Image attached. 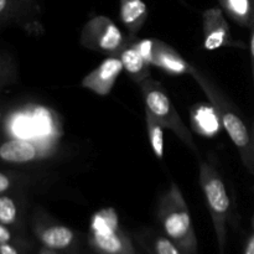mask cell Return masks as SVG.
I'll use <instances>...</instances> for the list:
<instances>
[{"label": "cell", "mask_w": 254, "mask_h": 254, "mask_svg": "<svg viewBox=\"0 0 254 254\" xmlns=\"http://www.w3.org/2000/svg\"><path fill=\"white\" fill-rule=\"evenodd\" d=\"M190 76L202 89L208 102L215 107L223 129L227 131L231 140L233 141L240 153L243 165L254 175V146L252 143V135H251L250 129L243 122L242 117L237 112L235 104L197 67L193 66Z\"/></svg>", "instance_id": "cell-1"}, {"label": "cell", "mask_w": 254, "mask_h": 254, "mask_svg": "<svg viewBox=\"0 0 254 254\" xmlns=\"http://www.w3.org/2000/svg\"><path fill=\"white\" fill-rule=\"evenodd\" d=\"M159 225L164 235L176 243L185 254H197L198 242L189 206L180 188L171 184L158 203Z\"/></svg>", "instance_id": "cell-2"}, {"label": "cell", "mask_w": 254, "mask_h": 254, "mask_svg": "<svg viewBox=\"0 0 254 254\" xmlns=\"http://www.w3.org/2000/svg\"><path fill=\"white\" fill-rule=\"evenodd\" d=\"M198 179L212 220L218 254H227V230L232 216V203L220 171L207 161H201Z\"/></svg>", "instance_id": "cell-3"}, {"label": "cell", "mask_w": 254, "mask_h": 254, "mask_svg": "<svg viewBox=\"0 0 254 254\" xmlns=\"http://www.w3.org/2000/svg\"><path fill=\"white\" fill-rule=\"evenodd\" d=\"M139 87L145 103V111L158 119L164 128L173 131L195 155H198V149L190 129L183 122L178 109L173 104L163 84L150 77L141 82Z\"/></svg>", "instance_id": "cell-4"}, {"label": "cell", "mask_w": 254, "mask_h": 254, "mask_svg": "<svg viewBox=\"0 0 254 254\" xmlns=\"http://www.w3.org/2000/svg\"><path fill=\"white\" fill-rule=\"evenodd\" d=\"M88 245L97 254H136L133 241L122 228L112 207L102 208L89 221Z\"/></svg>", "instance_id": "cell-5"}, {"label": "cell", "mask_w": 254, "mask_h": 254, "mask_svg": "<svg viewBox=\"0 0 254 254\" xmlns=\"http://www.w3.org/2000/svg\"><path fill=\"white\" fill-rule=\"evenodd\" d=\"M128 40L112 19L96 15L83 25L79 35V44L87 50L106 55H118Z\"/></svg>", "instance_id": "cell-6"}, {"label": "cell", "mask_w": 254, "mask_h": 254, "mask_svg": "<svg viewBox=\"0 0 254 254\" xmlns=\"http://www.w3.org/2000/svg\"><path fill=\"white\" fill-rule=\"evenodd\" d=\"M56 144L32 138L4 135L0 136V164L22 166L39 163L51 158Z\"/></svg>", "instance_id": "cell-7"}, {"label": "cell", "mask_w": 254, "mask_h": 254, "mask_svg": "<svg viewBox=\"0 0 254 254\" xmlns=\"http://www.w3.org/2000/svg\"><path fill=\"white\" fill-rule=\"evenodd\" d=\"M31 231L41 247L57 253L72 252L77 243V236L72 228L54 220L41 210L32 213Z\"/></svg>", "instance_id": "cell-8"}, {"label": "cell", "mask_w": 254, "mask_h": 254, "mask_svg": "<svg viewBox=\"0 0 254 254\" xmlns=\"http://www.w3.org/2000/svg\"><path fill=\"white\" fill-rule=\"evenodd\" d=\"M202 34L203 49L206 51H215L222 47H245L243 44L233 40L230 25L221 6L210 7L202 12Z\"/></svg>", "instance_id": "cell-9"}, {"label": "cell", "mask_w": 254, "mask_h": 254, "mask_svg": "<svg viewBox=\"0 0 254 254\" xmlns=\"http://www.w3.org/2000/svg\"><path fill=\"white\" fill-rule=\"evenodd\" d=\"M123 69V64L118 55H109L93 71L83 77L81 84L97 96L106 97L112 92Z\"/></svg>", "instance_id": "cell-10"}, {"label": "cell", "mask_w": 254, "mask_h": 254, "mask_svg": "<svg viewBox=\"0 0 254 254\" xmlns=\"http://www.w3.org/2000/svg\"><path fill=\"white\" fill-rule=\"evenodd\" d=\"M27 201L24 188L14 189L0 195V222L19 235L26 228Z\"/></svg>", "instance_id": "cell-11"}, {"label": "cell", "mask_w": 254, "mask_h": 254, "mask_svg": "<svg viewBox=\"0 0 254 254\" xmlns=\"http://www.w3.org/2000/svg\"><path fill=\"white\" fill-rule=\"evenodd\" d=\"M149 64L151 67H156L173 76L190 74L193 68L192 64L186 61L174 47L158 39H154L153 52Z\"/></svg>", "instance_id": "cell-12"}, {"label": "cell", "mask_w": 254, "mask_h": 254, "mask_svg": "<svg viewBox=\"0 0 254 254\" xmlns=\"http://www.w3.org/2000/svg\"><path fill=\"white\" fill-rule=\"evenodd\" d=\"M190 122L195 133L203 138H213L223 128L215 107L210 102L191 107Z\"/></svg>", "instance_id": "cell-13"}, {"label": "cell", "mask_w": 254, "mask_h": 254, "mask_svg": "<svg viewBox=\"0 0 254 254\" xmlns=\"http://www.w3.org/2000/svg\"><path fill=\"white\" fill-rule=\"evenodd\" d=\"M118 57L123 64V68L128 72L130 78L136 84L150 78L151 64L144 59L143 55L135 46V39H129L126 46L118 52Z\"/></svg>", "instance_id": "cell-14"}, {"label": "cell", "mask_w": 254, "mask_h": 254, "mask_svg": "<svg viewBox=\"0 0 254 254\" xmlns=\"http://www.w3.org/2000/svg\"><path fill=\"white\" fill-rule=\"evenodd\" d=\"M148 6L143 0H119V16L129 39H135L148 20Z\"/></svg>", "instance_id": "cell-15"}, {"label": "cell", "mask_w": 254, "mask_h": 254, "mask_svg": "<svg viewBox=\"0 0 254 254\" xmlns=\"http://www.w3.org/2000/svg\"><path fill=\"white\" fill-rule=\"evenodd\" d=\"M139 245L149 254H185L174 241L163 232L153 230L141 231L136 235Z\"/></svg>", "instance_id": "cell-16"}, {"label": "cell", "mask_w": 254, "mask_h": 254, "mask_svg": "<svg viewBox=\"0 0 254 254\" xmlns=\"http://www.w3.org/2000/svg\"><path fill=\"white\" fill-rule=\"evenodd\" d=\"M221 9L228 17L246 29L254 25V0H218Z\"/></svg>", "instance_id": "cell-17"}, {"label": "cell", "mask_w": 254, "mask_h": 254, "mask_svg": "<svg viewBox=\"0 0 254 254\" xmlns=\"http://www.w3.org/2000/svg\"><path fill=\"white\" fill-rule=\"evenodd\" d=\"M19 14V26L29 34H39L42 31V25L39 20V0H10Z\"/></svg>", "instance_id": "cell-18"}, {"label": "cell", "mask_w": 254, "mask_h": 254, "mask_svg": "<svg viewBox=\"0 0 254 254\" xmlns=\"http://www.w3.org/2000/svg\"><path fill=\"white\" fill-rule=\"evenodd\" d=\"M145 123L146 131H148L149 143L155 154L158 160H163L165 154V145H164V127L154 118L148 111H145Z\"/></svg>", "instance_id": "cell-19"}, {"label": "cell", "mask_w": 254, "mask_h": 254, "mask_svg": "<svg viewBox=\"0 0 254 254\" xmlns=\"http://www.w3.org/2000/svg\"><path fill=\"white\" fill-rule=\"evenodd\" d=\"M29 183V175L10 169H0V195L10 190L25 188Z\"/></svg>", "instance_id": "cell-20"}, {"label": "cell", "mask_w": 254, "mask_h": 254, "mask_svg": "<svg viewBox=\"0 0 254 254\" xmlns=\"http://www.w3.org/2000/svg\"><path fill=\"white\" fill-rule=\"evenodd\" d=\"M16 67L11 57L0 51V94L16 82Z\"/></svg>", "instance_id": "cell-21"}, {"label": "cell", "mask_w": 254, "mask_h": 254, "mask_svg": "<svg viewBox=\"0 0 254 254\" xmlns=\"http://www.w3.org/2000/svg\"><path fill=\"white\" fill-rule=\"evenodd\" d=\"M20 17L10 0H0V29L9 25H19Z\"/></svg>", "instance_id": "cell-22"}, {"label": "cell", "mask_w": 254, "mask_h": 254, "mask_svg": "<svg viewBox=\"0 0 254 254\" xmlns=\"http://www.w3.org/2000/svg\"><path fill=\"white\" fill-rule=\"evenodd\" d=\"M2 243H14V245L25 248L26 240H25L24 236L19 235L14 230L0 222V245H2Z\"/></svg>", "instance_id": "cell-23"}, {"label": "cell", "mask_w": 254, "mask_h": 254, "mask_svg": "<svg viewBox=\"0 0 254 254\" xmlns=\"http://www.w3.org/2000/svg\"><path fill=\"white\" fill-rule=\"evenodd\" d=\"M24 248L14 243H2L0 245V254H24Z\"/></svg>", "instance_id": "cell-24"}, {"label": "cell", "mask_w": 254, "mask_h": 254, "mask_svg": "<svg viewBox=\"0 0 254 254\" xmlns=\"http://www.w3.org/2000/svg\"><path fill=\"white\" fill-rule=\"evenodd\" d=\"M242 254H254V230L248 236L247 240H246Z\"/></svg>", "instance_id": "cell-25"}, {"label": "cell", "mask_w": 254, "mask_h": 254, "mask_svg": "<svg viewBox=\"0 0 254 254\" xmlns=\"http://www.w3.org/2000/svg\"><path fill=\"white\" fill-rule=\"evenodd\" d=\"M250 52H251V64H252V77H253V92H254V25L251 29V42H250Z\"/></svg>", "instance_id": "cell-26"}, {"label": "cell", "mask_w": 254, "mask_h": 254, "mask_svg": "<svg viewBox=\"0 0 254 254\" xmlns=\"http://www.w3.org/2000/svg\"><path fill=\"white\" fill-rule=\"evenodd\" d=\"M6 119H7V116L5 114L4 109L0 107V128H2V126H5V123H6Z\"/></svg>", "instance_id": "cell-27"}, {"label": "cell", "mask_w": 254, "mask_h": 254, "mask_svg": "<svg viewBox=\"0 0 254 254\" xmlns=\"http://www.w3.org/2000/svg\"><path fill=\"white\" fill-rule=\"evenodd\" d=\"M37 254H59L57 252H55V251H51V250H47V248H44L41 247L40 248V251L37 252Z\"/></svg>", "instance_id": "cell-28"}, {"label": "cell", "mask_w": 254, "mask_h": 254, "mask_svg": "<svg viewBox=\"0 0 254 254\" xmlns=\"http://www.w3.org/2000/svg\"><path fill=\"white\" fill-rule=\"evenodd\" d=\"M251 135H252V143L254 146V122H253V126H252V131H251Z\"/></svg>", "instance_id": "cell-29"}, {"label": "cell", "mask_w": 254, "mask_h": 254, "mask_svg": "<svg viewBox=\"0 0 254 254\" xmlns=\"http://www.w3.org/2000/svg\"><path fill=\"white\" fill-rule=\"evenodd\" d=\"M252 228L254 230V213H253V218H252Z\"/></svg>", "instance_id": "cell-30"}, {"label": "cell", "mask_w": 254, "mask_h": 254, "mask_svg": "<svg viewBox=\"0 0 254 254\" xmlns=\"http://www.w3.org/2000/svg\"><path fill=\"white\" fill-rule=\"evenodd\" d=\"M71 254H77L76 252H74V251H72V252H71Z\"/></svg>", "instance_id": "cell-31"}]
</instances>
